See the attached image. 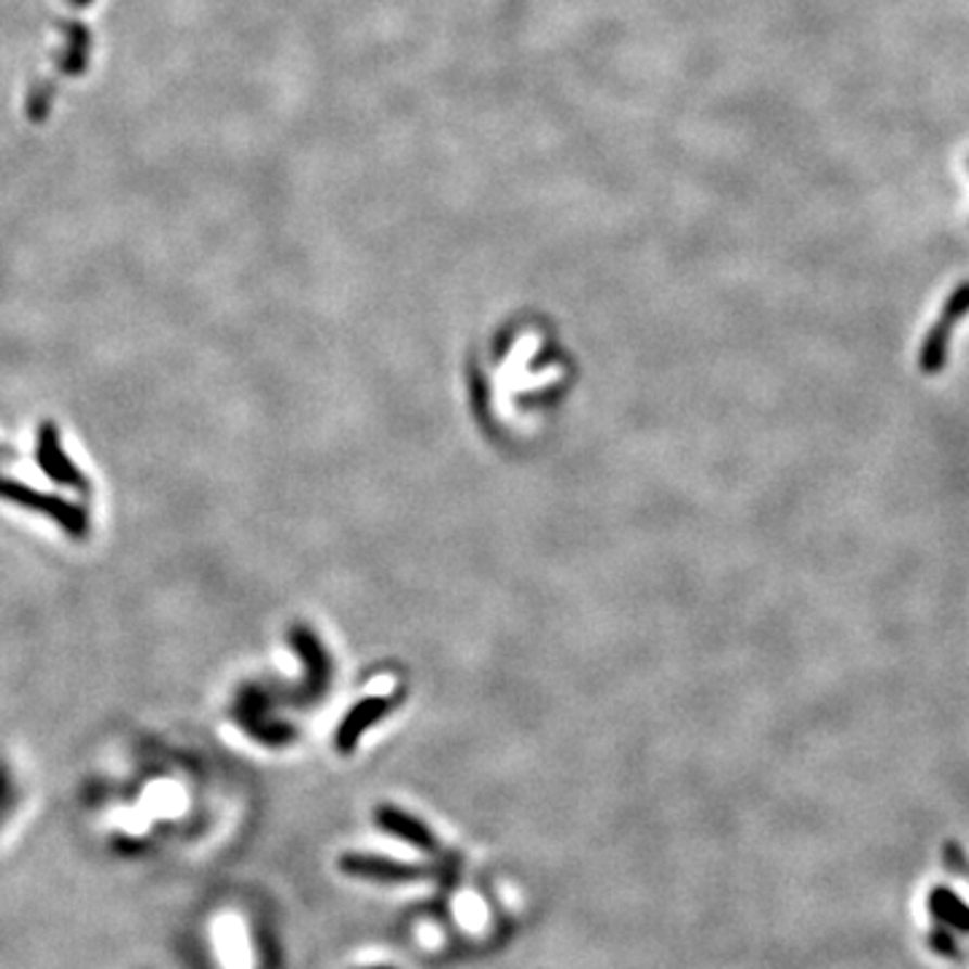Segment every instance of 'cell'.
Segmentation results:
<instances>
[{"label":"cell","mask_w":969,"mask_h":969,"mask_svg":"<svg viewBox=\"0 0 969 969\" xmlns=\"http://www.w3.org/2000/svg\"><path fill=\"white\" fill-rule=\"evenodd\" d=\"M378 969H385V967H378Z\"/></svg>","instance_id":"cell-3"},{"label":"cell","mask_w":969,"mask_h":969,"mask_svg":"<svg viewBox=\"0 0 969 969\" xmlns=\"http://www.w3.org/2000/svg\"><path fill=\"white\" fill-rule=\"evenodd\" d=\"M378 825L383 827V830H388L391 834H396V838L405 840V843L416 845V849H420V851H429V854L439 851V843H436V834L431 832L429 827L420 825L418 819H412V816L401 814V811L380 808L378 811Z\"/></svg>","instance_id":"cell-2"},{"label":"cell","mask_w":969,"mask_h":969,"mask_svg":"<svg viewBox=\"0 0 969 969\" xmlns=\"http://www.w3.org/2000/svg\"><path fill=\"white\" fill-rule=\"evenodd\" d=\"M340 870L353 878H369V881H388V883L416 881V878H423L425 872H429L423 870V867L405 865V862H396L378 854H343L340 856Z\"/></svg>","instance_id":"cell-1"}]
</instances>
